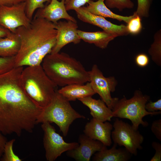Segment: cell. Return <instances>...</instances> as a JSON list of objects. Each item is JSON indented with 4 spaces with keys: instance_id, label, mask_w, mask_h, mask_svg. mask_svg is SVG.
I'll return each instance as SVG.
<instances>
[{
    "instance_id": "obj_18",
    "label": "cell",
    "mask_w": 161,
    "mask_h": 161,
    "mask_svg": "<svg viewBox=\"0 0 161 161\" xmlns=\"http://www.w3.org/2000/svg\"><path fill=\"white\" fill-rule=\"evenodd\" d=\"M117 145L114 143L112 147L108 149L104 145L101 150L96 152L93 157L94 161H127L132 154L125 148H117Z\"/></svg>"
},
{
    "instance_id": "obj_2",
    "label": "cell",
    "mask_w": 161,
    "mask_h": 161,
    "mask_svg": "<svg viewBox=\"0 0 161 161\" xmlns=\"http://www.w3.org/2000/svg\"><path fill=\"white\" fill-rule=\"evenodd\" d=\"M15 33L20 40L15 67H24L41 64L55 44L57 31L53 23L34 17L29 26L19 27Z\"/></svg>"
},
{
    "instance_id": "obj_12",
    "label": "cell",
    "mask_w": 161,
    "mask_h": 161,
    "mask_svg": "<svg viewBox=\"0 0 161 161\" xmlns=\"http://www.w3.org/2000/svg\"><path fill=\"white\" fill-rule=\"evenodd\" d=\"M54 24L57 31L56 42L50 53L59 52L68 44H77L80 42L81 39L77 32V23L70 21H59Z\"/></svg>"
},
{
    "instance_id": "obj_33",
    "label": "cell",
    "mask_w": 161,
    "mask_h": 161,
    "mask_svg": "<svg viewBox=\"0 0 161 161\" xmlns=\"http://www.w3.org/2000/svg\"><path fill=\"white\" fill-rule=\"evenodd\" d=\"M151 146L152 148L155 150V152L150 161H161V144L159 142L154 141L152 143Z\"/></svg>"
},
{
    "instance_id": "obj_1",
    "label": "cell",
    "mask_w": 161,
    "mask_h": 161,
    "mask_svg": "<svg viewBox=\"0 0 161 161\" xmlns=\"http://www.w3.org/2000/svg\"><path fill=\"white\" fill-rule=\"evenodd\" d=\"M23 67H15L0 75V132L20 136L32 132L42 109L27 96L20 82Z\"/></svg>"
},
{
    "instance_id": "obj_31",
    "label": "cell",
    "mask_w": 161,
    "mask_h": 161,
    "mask_svg": "<svg viewBox=\"0 0 161 161\" xmlns=\"http://www.w3.org/2000/svg\"><path fill=\"white\" fill-rule=\"evenodd\" d=\"M151 131L156 138L161 141V119H159L153 122L151 128Z\"/></svg>"
},
{
    "instance_id": "obj_3",
    "label": "cell",
    "mask_w": 161,
    "mask_h": 161,
    "mask_svg": "<svg viewBox=\"0 0 161 161\" xmlns=\"http://www.w3.org/2000/svg\"><path fill=\"white\" fill-rule=\"evenodd\" d=\"M41 65L47 76L57 86L84 84L89 81V71L79 61L66 53L49 54Z\"/></svg>"
},
{
    "instance_id": "obj_30",
    "label": "cell",
    "mask_w": 161,
    "mask_h": 161,
    "mask_svg": "<svg viewBox=\"0 0 161 161\" xmlns=\"http://www.w3.org/2000/svg\"><path fill=\"white\" fill-rule=\"evenodd\" d=\"M146 110L149 112H154L161 111V99L155 102H152L149 100L145 105Z\"/></svg>"
},
{
    "instance_id": "obj_29",
    "label": "cell",
    "mask_w": 161,
    "mask_h": 161,
    "mask_svg": "<svg viewBox=\"0 0 161 161\" xmlns=\"http://www.w3.org/2000/svg\"><path fill=\"white\" fill-rule=\"evenodd\" d=\"M90 0H67L65 1L66 10H75L83 6Z\"/></svg>"
},
{
    "instance_id": "obj_37",
    "label": "cell",
    "mask_w": 161,
    "mask_h": 161,
    "mask_svg": "<svg viewBox=\"0 0 161 161\" xmlns=\"http://www.w3.org/2000/svg\"><path fill=\"white\" fill-rule=\"evenodd\" d=\"M151 0H150V1H151Z\"/></svg>"
},
{
    "instance_id": "obj_25",
    "label": "cell",
    "mask_w": 161,
    "mask_h": 161,
    "mask_svg": "<svg viewBox=\"0 0 161 161\" xmlns=\"http://www.w3.org/2000/svg\"><path fill=\"white\" fill-rule=\"evenodd\" d=\"M105 4L107 7L116 8L120 11L125 8H132L134 6L131 0H105Z\"/></svg>"
},
{
    "instance_id": "obj_8",
    "label": "cell",
    "mask_w": 161,
    "mask_h": 161,
    "mask_svg": "<svg viewBox=\"0 0 161 161\" xmlns=\"http://www.w3.org/2000/svg\"><path fill=\"white\" fill-rule=\"evenodd\" d=\"M50 123L48 122H43L41 127L44 132L43 142L46 160L54 161L63 153L76 148L79 143L65 142Z\"/></svg>"
},
{
    "instance_id": "obj_26",
    "label": "cell",
    "mask_w": 161,
    "mask_h": 161,
    "mask_svg": "<svg viewBox=\"0 0 161 161\" xmlns=\"http://www.w3.org/2000/svg\"><path fill=\"white\" fill-rule=\"evenodd\" d=\"M135 13L134 16L127 23V28L129 33L137 34L139 33L142 29L141 18Z\"/></svg>"
},
{
    "instance_id": "obj_9",
    "label": "cell",
    "mask_w": 161,
    "mask_h": 161,
    "mask_svg": "<svg viewBox=\"0 0 161 161\" xmlns=\"http://www.w3.org/2000/svg\"><path fill=\"white\" fill-rule=\"evenodd\" d=\"M89 82L95 93L98 94L101 99L112 110L117 97H112L111 93L114 92L117 85V81L114 76L106 77L97 66L93 65L89 71Z\"/></svg>"
},
{
    "instance_id": "obj_15",
    "label": "cell",
    "mask_w": 161,
    "mask_h": 161,
    "mask_svg": "<svg viewBox=\"0 0 161 161\" xmlns=\"http://www.w3.org/2000/svg\"><path fill=\"white\" fill-rule=\"evenodd\" d=\"M113 129V125L108 121L103 122L92 118L86 123L83 132L89 138L109 146L112 144L111 133Z\"/></svg>"
},
{
    "instance_id": "obj_38",
    "label": "cell",
    "mask_w": 161,
    "mask_h": 161,
    "mask_svg": "<svg viewBox=\"0 0 161 161\" xmlns=\"http://www.w3.org/2000/svg\"><path fill=\"white\" fill-rule=\"evenodd\" d=\"M67 0H65V1H66Z\"/></svg>"
},
{
    "instance_id": "obj_6",
    "label": "cell",
    "mask_w": 161,
    "mask_h": 161,
    "mask_svg": "<svg viewBox=\"0 0 161 161\" xmlns=\"http://www.w3.org/2000/svg\"><path fill=\"white\" fill-rule=\"evenodd\" d=\"M150 98L149 96L143 95L139 90H136L130 99H127L124 96L120 99L118 98L112 109L113 117L130 120L132 126L136 129H138L140 125L144 127L147 126L148 123L143 120L144 117L161 114V111L151 112L146 110L145 105Z\"/></svg>"
},
{
    "instance_id": "obj_17",
    "label": "cell",
    "mask_w": 161,
    "mask_h": 161,
    "mask_svg": "<svg viewBox=\"0 0 161 161\" xmlns=\"http://www.w3.org/2000/svg\"><path fill=\"white\" fill-rule=\"evenodd\" d=\"M58 92L69 101H74L95 94L89 82L85 84H74L62 87Z\"/></svg>"
},
{
    "instance_id": "obj_7",
    "label": "cell",
    "mask_w": 161,
    "mask_h": 161,
    "mask_svg": "<svg viewBox=\"0 0 161 161\" xmlns=\"http://www.w3.org/2000/svg\"><path fill=\"white\" fill-rule=\"evenodd\" d=\"M113 126L114 129L112 132L111 138L114 143L124 146L132 155H137L138 150L143 148L141 145L144 140L138 129L118 118L114 121Z\"/></svg>"
},
{
    "instance_id": "obj_21",
    "label": "cell",
    "mask_w": 161,
    "mask_h": 161,
    "mask_svg": "<svg viewBox=\"0 0 161 161\" xmlns=\"http://www.w3.org/2000/svg\"><path fill=\"white\" fill-rule=\"evenodd\" d=\"M20 46V40L16 33H10L0 39V56H14L18 53Z\"/></svg>"
},
{
    "instance_id": "obj_32",
    "label": "cell",
    "mask_w": 161,
    "mask_h": 161,
    "mask_svg": "<svg viewBox=\"0 0 161 161\" xmlns=\"http://www.w3.org/2000/svg\"><path fill=\"white\" fill-rule=\"evenodd\" d=\"M135 61L136 64L139 67H143L149 64V58L148 56L143 53L138 54L135 57Z\"/></svg>"
},
{
    "instance_id": "obj_34",
    "label": "cell",
    "mask_w": 161,
    "mask_h": 161,
    "mask_svg": "<svg viewBox=\"0 0 161 161\" xmlns=\"http://www.w3.org/2000/svg\"><path fill=\"white\" fill-rule=\"evenodd\" d=\"M25 1V0H0V6H11Z\"/></svg>"
},
{
    "instance_id": "obj_5",
    "label": "cell",
    "mask_w": 161,
    "mask_h": 161,
    "mask_svg": "<svg viewBox=\"0 0 161 161\" xmlns=\"http://www.w3.org/2000/svg\"><path fill=\"white\" fill-rule=\"evenodd\" d=\"M85 117L76 111L69 101L56 91L51 102L42 109L37 120L38 124L44 122L54 123L66 136L70 126L75 120Z\"/></svg>"
},
{
    "instance_id": "obj_19",
    "label": "cell",
    "mask_w": 161,
    "mask_h": 161,
    "mask_svg": "<svg viewBox=\"0 0 161 161\" xmlns=\"http://www.w3.org/2000/svg\"><path fill=\"white\" fill-rule=\"evenodd\" d=\"M77 32L81 40L102 49L106 48L110 42L117 37L103 31L88 32L78 30Z\"/></svg>"
},
{
    "instance_id": "obj_27",
    "label": "cell",
    "mask_w": 161,
    "mask_h": 161,
    "mask_svg": "<svg viewBox=\"0 0 161 161\" xmlns=\"http://www.w3.org/2000/svg\"><path fill=\"white\" fill-rule=\"evenodd\" d=\"M15 57L0 56V75L9 71L15 67Z\"/></svg>"
},
{
    "instance_id": "obj_24",
    "label": "cell",
    "mask_w": 161,
    "mask_h": 161,
    "mask_svg": "<svg viewBox=\"0 0 161 161\" xmlns=\"http://www.w3.org/2000/svg\"><path fill=\"white\" fill-rule=\"evenodd\" d=\"M15 141V139H12L7 141L4 146L3 153L0 158L1 161H21V159L13 152V145Z\"/></svg>"
},
{
    "instance_id": "obj_14",
    "label": "cell",
    "mask_w": 161,
    "mask_h": 161,
    "mask_svg": "<svg viewBox=\"0 0 161 161\" xmlns=\"http://www.w3.org/2000/svg\"><path fill=\"white\" fill-rule=\"evenodd\" d=\"M34 17L42 18L54 24L62 19L77 23L75 18L67 13L65 0H51L48 5L38 9Z\"/></svg>"
},
{
    "instance_id": "obj_13",
    "label": "cell",
    "mask_w": 161,
    "mask_h": 161,
    "mask_svg": "<svg viewBox=\"0 0 161 161\" xmlns=\"http://www.w3.org/2000/svg\"><path fill=\"white\" fill-rule=\"evenodd\" d=\"M80 143L76 148L67 151L69 157L78 161H89L92 156L100 151L104 145L100 141L92 139L84 134L79 137Z\"/></svg>"
},
{
    "instance_id": "obj_28",
    "label": "cell",
    "mask_w": 161,
    "mask_h": 161,
    "mask_svg": "<svg viewBox=\"0 0 161 161\" xmlns=\"http://www.w3.org/2000/svg\"><path fill=\"white\" fill-rule=\"evenodd\" d=\"M150 0H137L138 5L136 14L140 18L147 17L150 7Z\"/></svg>"
},
{
    "instance_id": "obj_36",
    "label": "cell",
    "mask_w": 161,
    "mask_h": 161,
    "mask_svg": "<svg viewBox=\"0 0 161 161\" xmlns=\"http://www.w3.org/2000/svg\"><path fill=\"white\" fill-rule=\"evenodd\" d=\"M10 32L7 29L0 26V39L7 36Z\"/></svg>"
},
{
    "instance_id": "obj_10",
    "label": "cell",
    "mask_w": 161,
    "mask_h": 161,
    "mask_svg": "<svg viewBox=\"0 0 161 161\" xmlns=\"http://www.w3.org/2000/svg\"><path fill=\"white\" fill-rule=\"evenodd\" d=\"M25 1L11 6H0V26L15 33L19 27L27 26L31 21L26 13Z\"/></svg>"
},
{
    "instance_id": "obj_11",
    "label": "cell",
    "mask_w": 161,
    "mask_h": 161,
    "mask_svg": "<svg viewBox=\"0 0 161 161\" xmlns=\"http://www.w3.org/2000/svg\"><path fill=\"white\" fill-rule=\"evenodd\" d=\"M75 11L78 18L80 21L97 26L102 29L103 31L115 35L117 37L127 35L129 33L126 26L113 24L102 16L91 13L86 9L85 7H80Z\"/></svg>"
},
{
    "instance_id": "obj_16",
    "label": "cell",
    "mask_w": 161,
    "mask_h": 161,
    "mask_svg": "<svg viewBox=\"0 0 161 161\" xmlns=\"http://www.w3.org/2000/svg\"><path fill=\"white\" fill-rule=\"evenodd\" d=\"M89 109L93 118L103 122L110 121L113 117L112 110L101 99H96L89 96L78 100Z\"/></svg>"
},
{
    "instance_id": "obj_4",
    "label": "cell",
    "mask_w": 161,
    "mask_h": 161,
    "mask_svg": "<svg viewBox=\"0 0 161 161\" xmlns=\"http://www.w3.org/2000/svg\"><path fill=\"white\" fill-rule=\"evenodd\" d=\"M20 82L27 96L42 109L50 103L58 90V86L46 74L41 64L23 68Z\"/></svg>"
},
{
    "instance_id": "obj_35",
    "label": "cell",
    "mask_w": 161,
    "mask_h": 161,
    "mask_svg": "<svg viewBox=\"0 0 161 161\" xmlns=\"http://www.w3.org/2000/svg\"><path fill=\"white\" fill-rule=\"evenodd\" d=\"M7 141L6 137L0 132V158L3 153L4 146Z\"/></svg>"
},
{
    "instance_id": "obj_23",
    "label": "cell",
    "mask_w": 161,
    "mask_h": 161,
    "mask_svg": "<svg viewBox=\"0 0 161 161\" xmlns=\"http://www.w3.org/2000/svg\"><path fill=\"white\" fill-rule=\"evenodd\" d=\"M51 0H25L26 13L28 18L32 20L35 12L37 9L43 8L45 2L49 3Z\"/></svg>"
},
{
    "instance_id": "obj_22",
    "label": "cell",
    "mask_w": 161,
    "mask_h": 161,
    "mask_svg": "<svg viewBox=\"0 0 161 161\" xmlns=\"http://www.w3.org/2000/svg\"><path fill=\"white\" fill-rule=\"evenodd\" d=\"M161 30H160L155 34L154 41L148 50L153 61L157 65H161Z\"/></svg>"
},
{
    "instance_id": "obj_20",
    "label": "cell",
    "mask_w": 161,
    "mask_h": 161,
    "mask_svg": "<svg viewBox=\"0 0 161 161\" xmlns=\"http://www.w3.org/2000/svg\"><path fill=\"white\" fill-rule=\"evenodd\" d=\"M104 0H97L94 1L90 0L88 5L85 7L86 9L91 13L104 18H109L117 19L119 21H124L128 23L133 17L135 13L129 16H124L115 14L111 11L105 4Z\"/></svg>"
}]
</instances>
